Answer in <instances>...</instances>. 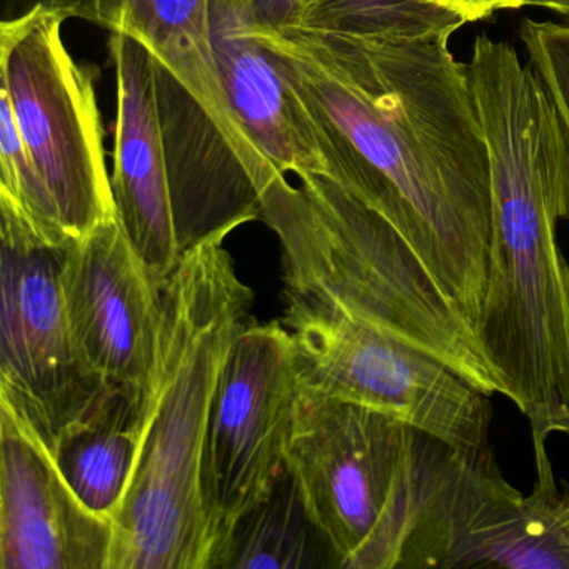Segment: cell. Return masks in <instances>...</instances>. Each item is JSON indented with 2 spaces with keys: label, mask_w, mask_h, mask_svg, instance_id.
<instances>
[{
  "label": "cell",
  "mask_w": 569,
  "mask_h": 569,
  "mask_svg": "<svg viewBox=\"0 0 569 569\" xmlns=\"http://www.w3.org/2000/svg\"><path fill=\"white\" fill-rule=\"evenodd\" d=\"M251 32L308 114L325 176L399 232L476 335L491 168L468 66L456 61L451 38H351L256 22Z\"/></svg>",
  "instance_id": "1"
},
{
  "label": "cell",
  "mask_w": 569,
  "mask_h": 569,
  "mask_svg": "<svg viewBox=\"0 0 569 569\" xmlns=\"http://www.w3.org/2000/svg\"><path fill=\"white\" fill-rule=\"evenodd\" d=\"M469 86L491 168L492 231L476 338L501 396L539 435L569 436V146L555 104L508 42L479 36Z\"/></svg>",
  "instance_id": "2"
},
{
  "label": "cell",
  "mask_w": 569,
  "mask_h": 569,
  "mask_svg": "<svg viewBox=\"0 0 569 569\" xmlns=\"http://www.w3.org/2000/svg\"><path fill=\"white\" fill-rule=\"evenodd\" d=\"M214 236L182 254L162 289L141 451L116 512L109 569H208L201 465L222 365L254 321V292Z\"/></svg>",
  "instance_id": "3"
},
{
  "label": "cell",
  "mask_w": 569,
  "mask_h": 569,
  "mask_svg": "<svg viewBox=\"0 0 569 569\" xmlns=\"http://www.w3.org/2000/svg\"><path fill=\"white\" fill-rule=\"evenodd\" d=\"M118 86L112 192L119 224L159 288L182 254L262 216L279 172L252 162L148 46L111 32Z\"/></svg>",
  "instance_id": "4"
},
{
  "label": "cell",
  "mask_w": 569,
  "mask_h": 569,
  "mask_svg": "<svg viewBox=\"0 0 569 569\" xmlns=\"http://www.w3.org/2000/svg\"><path fill=\"white\" fill-rule=\"evenodd\" d=\"M298 179L276 174L261 196L281 244L284 305L355 319L501 395L475 331L399 232L328 176Z\"/></svg>",
  "instance_id": "5"
},
{
  "label": "cell",
  "mask_w": 569,
  "mask_h": 569,
  "mask_svg": "<svg viewBox=\"0 0 569 569\" xmlns=\"http://www.w3.org/2000/svg\"><path fill=\"white\" fill-rule=\"evenodd\" d=\"M449 449L385 412L299 388L286 462L336 568H406Z\"/></svg>",
  "instance_id": "6"
},
{
  "label": "cell",
  "mask_w": 569,
  "mask_h": 569,
  "mask_svg": "<svg viewBox=\"0 0 569 569\" xmlns=\"http://www.w3.org/2000/svg\"><path fill=\"white\" fill-rule=\"evenodd\" d=\"M71 18L72 9L38 6L0 24V94L11 102L64 241L118 219L98 71L69 52L62 26Z\"/></svg>",
  "instance_id": "7"
},
{
  "label": "cell",
  "mask_w": 569,
  "mask_h": 569,
  "mask_svg": "<svg viewBox=\"0 0 569 569\" xmlns=\"http://www.w3.org/2000/svg\"><path fill=\"white\" fill-rule=\"evenodd\" d=\"M299 385L376 409L465 455L491 452V398L438 359L335 312L286 306Z\"/></svg>",
  "instance_id": "8"
},
{
  "label": "cell",
  "mask_w": 569,
  "mask_h": 569,
  "mask_svg": "<svg viewBox=\"0 0 569 569\" xmlns=\"http://www.w3.org/2000/svg\"><path fill=\"white\" fill-rule=\"evenodd\" d=\"M0 402L54 449L106 385L86 368L62 288L69 242L38 231L0 196Z\"/></svg>",
  "instance_id": "9"
},
{
  "label": "cell",
  "mask_w": 569,
  "mask_h": 569,
  "mask_svg": "<svg viewBox=\"0 0 569 569\" xmlns=\"http://www.w3.org/2000/svg\"><path fill=\"white\" fill-rule=\"evenodd\" d=\"M536 481L522 496L495 452L449 449L406 568L569 569V482L531 431Z\"/></svg>",
  "instance_id": "10"
},
{
  "label": "cell",
  "mask_w": 569,
  "mask_h": 569,
  "mask_svg": "<svg viewBox=\"0 0 569 569\" xmlns=\"http://www.w3.org/2000/svg\"><path fill=\"white\" fill-rule=\"evenodd\" d=\"M299 385L295 345L281 321H251L222 365L201 465L212 569L242 515L286 468Z\"/></svg>",
  "instance_id": "11"
},
{
  "label": "cell",
  "mask_w": 569,
  "mask_h": 569,
  "mask_svg": "<svg viewBox=\"0 0 569 569\" xmlns=\"http://www.w3.org/2000/svg\"><path fill=\"white\" fill-rule=\"evenodd\" d=\"M62 288L88 371L102 385L148 392L158 358L162 289L118 219L69 242Z\"/></svg>",
  "instance_id": "12"
},
{
  "label": "cell",
  "mask_w": 569,
  "mask_h": 569,
  "mask_svg": "<svg viewBox=\"0 0 569 569\" xmlns=\"http://www.w3.org/2000/svg\"><path fill=\"white\" fill-rule=\"evenodd\" d=\"M114 525L81 501L54 455L0 402V568L109 569Z\"/></svg>",
  "instance_id": "13"
},
{
  "label": "cell",
  "mask_w": 569,
  "mask_h": 569,
  "mask_svg": "<svg viewBox=\"0 0 569 569\" xmlns=\"http://www.w3.org/2000/svg\"><path fill=\"white\" fill-rule=\"evenodd\" d=\"M251 0H209V36L232 112L279 174H326L315 131L269 49L251 32Z\"/></svg>",
  "instance_id": "14"
},
{
  "label": "cell",
  "mask_w": 569,
  "mask_h": 569,
  "mask_svg": "<svg viewBox=\"0 0 569 569\" xmlns=\"http://www.w3.org/2000/svg\"><path fill=\"white\" fill-rule=\"evenodd\" d=\"M78 18L148 46L252 162L274 172L239 124L219 78L209 0H79Z\"/></svg>",
  "instance_id": "15"
},
{
  "label": "cell",
  "mask_w": 569,
  "mask_h": 569,
  "mask_svg": "<svg viewBox=\"0 0 569 569\" xmlns=\"http://www.w3.org/2000/svg\"><path fill=\"white\" fill-rule=\"evenodd\" d=\"M146 392L104 386L64 429L52 455L66 481L96 515L114 519L131 485L144 425Z\"/></svg>",
  "instance_id": "16"
},
{
  "label": "cell",
  "mask_w": 569,
  "mask_h": 569,
  "mask_svg": "<svg viewBox=\"0 0 569 569\" xmlns=\"http://www.w3.org/2000/svg\"><path fill=\"white\" fill-rule=\"evenodd\" d=\"M336 566L289 466L236 522L212 569H311Z\"/></svg>",
  "instance_id": "17"
},
{
  "label": "cell",
  "mask_w": 569,
  "mask_h": 569,
  "mask_svg": "<svg viewBox=\"0 0 569 569\" xmlns=\"http://www.w3.org/2000/svg\"><path fill=\"white\" fill-rule=\"evenodd\" d=\"M468 24L425 0H305L296 29L351 38H451Z\"/></svg>",
  "instance_id": "18"
},
{
  "label": "cell",
  "mask_w": 569,
  "mask_h": 569,
  "mask_svg": "<svg viewBox=\"0 0 569 569\" xmlns=\"http://www.w3.org/2000/svg\"><path fill=\"white\" fill-rule=\"evenodd\" d=\"M519 36L529 66L555 104L569 146V19L565 22L526 19Z\"/></svg>",
  "instance_id": "19"
},
{
  "label": "cell",
  "mask_w": 569,
  "mask_h": 569,
  "mask_svg": "<svg viewBox=\"0 0 569 569\" xmlns=\"http://www.w3.org/2000/svg\"><path fill=\"white\" fill-rule=\"evenodd\" d=\"M305 0H251L259 28L289 31L299 26Z\"/></svg>",
  "instance_id": "20"
},
{
  "label": "cell",
  "mask_w": 569,
  "mask_h": 569,
  "mask_svg": "<svg viewBox=\"0 0 569 569\" xmlns=\"http://www.w3.org/2000/svg\"><path fill=\"white\" fill-rule=\"evenodd\" d=\"M425 2L441 6V8L461 16L466 22L489 18L492 12L499 11V4H501V0H425Z\"/></svg>",
  "instance_id": "21"
},
{
  "label": "cell",
  "mask_w": 569,
  "mask_h": 569,
  "mask_svg": "<svg viewBox=\"0 0 569 569\" xmlns=\"http://www.w3.org/2000/svg\"><path fill=\"white\" fill-rule=\"evenodd\" d=\"M38 6L72 9L76 12V18H78L79 0H4V19L2 21L19 18V16L32 11Z\"/></svg>",
  "instance_id": "22"
},
{
  "label": "cell",
  "mask_w": 569,
  "mask_h": 569,
  "mask_svg": "<svg viewBox=\"0 0 569 569\" xmlns=\"http://www.w3.org/2000/svg\"><path fill=\"white\" fill-rule=\"evenodd\" d=\"M525 8H541L569 19V0H526Z\"/></svg>",
  "instance_id": "23"
},
{
  "label": "cell",
  "mask_w": 569,
  "mask_h": 569,
  "mask_svg": "<svg viewBox=\"0 0 569 569\" xmlns=\"http://www.w3.org/2000/svg\"><path fill=\"white\" fill-rule=\"evenodd\" d=\"M526 0H501L499 9H519L525 8Z\"/></svg>",
  "instance_id": "24"
},
{
  "label": "cell",
  "mask_w": 569,
  "mask_h": 569,
  "mask_svg": "<svg viewBox=\"0 0 569 569\" xmlns=\"http://www.w3.org/2000/svg\"><path fill=\"white\" fill-rule=\"evenodd\" d=\"M566 221H568V222H569V211H568V218H566Z\"/></svg>",
  "instance_id": "25"
}]
</instances>
